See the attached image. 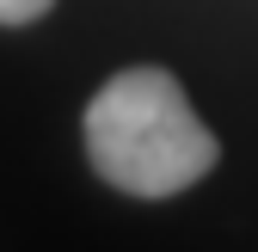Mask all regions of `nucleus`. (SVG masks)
<instances>
[{
	"label": "nucleus",
	"mask_w": 258,
	"mask_h": 252,
	"mask_svg": "<svg viewBox=\"0 0 258 252\" xmlns=\"http://www.w3.org/2000/svg\"><path fill=\"white\" fill-rule=\"evenodd\" d=\"M86 160L123 197H178L215 172L221 142L190 111L178 74L123 68L86 105Z\"/></svg>",
	"instance_id": "obj_1"
},
{
	"label": "nucleus",
	"mask_w": 258,
	"mask_h": 252,
	"mask_svg": "<svg viewBox=\"0 0 258 252\" xmlns=\"http://www.w3.org/2000/svg\"><path fill=\"white\" fill-rule=\"evenodd\" d=\"M55 7V0H0V25H31V19H43Z\"/></svg>",
	"instance_id": "obj_2"
}]
</instances>
